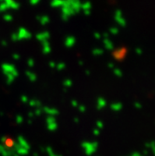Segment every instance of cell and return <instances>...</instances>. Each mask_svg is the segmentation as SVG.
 I'll use <instances>...</instances> for the list:
<instances>
[]
</instances>
